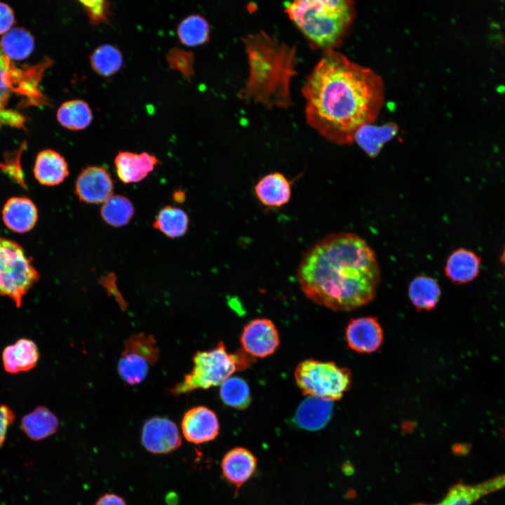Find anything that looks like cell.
I'll list each match as a JSON object with an SVG mask.
<instances>
[{"label": "cell", "instance_id": "6da1fadb", "mask_svg": "<svg viewBox=\"0 0 505 505\" xmlns=\"http://www.w3.org/2000/svg\"><path fill=\"white\" fill-rule=\"evenodd\" d=\"M308 123L327 140L351 144L377 119L384 99L382 78L343 54L327 50L304 88Z\"/></svg>", "mask_w": 505, "mask_h": 505}, {"label": "cell", "instance_id": "7a4b0ae2", "mask_svg": "<svg viewBox=\"0 0 505 505\" xmlns=\"http://www.w3.org/2000/svg\"><path fill=\"white\" fill-rule=\"evenodd\" d=\"M297 280L314 303L335 311H350L374 299L380 270L364 238L339 232L324 237L304 254Z\"/></svg>", "mask_w": 505, "mask_h": 505}, {"label": "cell", "instance_id": "3957f363", "mask_svg": "<svg viewBox=\"0 0 505 505\" xmlns=\"http://www.w3.org/2000/svg\"><path fill=\"white\" fill-rule=\"evenodd\" d=\"M286 12L307 39L325 50L341 43L355 13L349 0L295 1Z\"/></svg>", "mask_w": 505, "mask_h": 505}, {"label": "cell", "instance_id": "277c9868", "mask_svg": "<svg viewBox=\"0 0 505 505\" xmlns=\"http://www.w3.org/2000/svg\"><path fill=\"white\" fill-rule=\"evenodd\" d=\"M192 361L191 372L168 390L170 393L178 396L196 389L220 386L235 372L249 368L256 361L243 349L229 353L223 342L210 350L197 351Z\"/></svg>", "mask_w": 505, "mask_h": 505}, {"label": "cell", "instance_id": "5b68a950", "mask_svg": "<svg viewBox=\"0 0 505 505\" xmlns=\"http://www.w3.org/2000/svg\"><path fill=\"white\" fill-rule=\"evenodd\" d=\"M295 379L302 394L337 400L351 387V373L332 362L307 359L295 370Z\"/></svg>", "mask_w": 505, "mask_h": 505}, {"label": "cell", "instance_id": "8992f818", "mask_svg": "<svg viewBox=\"0 0 505 505\" xmlns=\"http://www.w3.org/2000/svg\"><path fill=\"white\" fill-rule=\"evenodd\" d=\"M39 280V274L17 242L0 236V295L20 307L27 292Z\"/></svg>", "mask_w": 505, "mask_h": 505}, {"label": "cell", "instance_id": "52a82bcc", "mask_svg": "<svg viewBox=\"0 0 505 505\" xmlns=\"http://www.w3.org/2000/svg\"><path fill=\"white\" fill-rule=\"evenodd\" d=\"M46 58L38 65L22 69L15 67L0 46V111L8 109L11 95L16 93L27 95L33 104L46 105L48 100L38 88L43 73L51 65Z\"/></svg>", "mask_w": 505, "mask_h": 505}, {"label": "cell", "instance_id": "ba28073f", "mask_svg": "<svg viewBox=\"0 0 505 505\" xmlns=\"http://www.w3.org/2000/svg\"><path fill=\"white\" fill-rule=\"evenodd\" d=\"M159 349L152 335L143 332L133 335L125 340L123 350L118 362V372L128 384L134 386L144 382L150 367L159 358Z\"/></svg>", "mask_w": 505, "mask_h": 505}, {"label": "cell", "instance_id": "9c48e42d", "mask_svg": "<svg viewBox=\"0 0 505 505\" xmlns=\"http://www.w3.org/2000/svg\"><path fill=\"white\" fill-rule=\"evenodd\" d=\"M242 349L254 358H263L272 355L280 344L279 334L275 324L264 318L250 321L241 335Z\"/></svg>", "mask_w": 505, "mask_h": 505}, {"label": "cell", "instance_id": "30bf717a", "mask_svg": "<svg viewBox=\"0 0 505 505\" xmlns=\"http://www.w3.org/2000/svg\"><path fill=\"white\" fill-rule=\"evenodd\" d=\"M141 442L147 451L152 454H168L177 450L182 443L177 426L171 419L155 416L143 424Z\"/></svg>", "mask_w": 505, "mask_h": 505}, {"label": "cell", "instance_id": "8fae6325", "mask_svg": "<svg viewBox=\"0 0 505 505\" xmlns=\"http://www.w3.org/2000/svg\"><path fill=\"white\" fill-rule=\"evenodd\" d=\"M113 180L107 169L88 166L81 170L75 182V194L84 203H103L112 195Z\"/></svg>", "mask_w": 505, "mask_h": 505}, {"label": "cell", "instance_id": "7c38bea8", "mask_svg": "<svg viewBox=\"0 0 505 505\" xmlns=\"http://www.w3.org/2000/svg\"><path fill=\"white\" fill-rule=\"evenodd\" d=\"M182 433L189 443L201 444L216 438L220 433L217 415L208 407L198 405L188 410L182 419Z\"/></svg>", "mask_w": 505, "mask_h": 505}, {"label": "cell", "instance_id": "4fadbf2b", "mask_svg": "<svg viewBox=\"0 0 505 505\" xmlns=\"http://www.w3.org/2000/svg\"><path fill=\"white\" fill-rule=\"evenodd\" d=\"M345 336L350 349L358 353L370 354L381 346L383 330L375 318L361 317L349 322Z\"/></svg>", "mask_w": 505, "mask_h": 505}, {"label": "cell", "instance_id": "5bb4252c", "mask_svg": "<svg viewBox=\"0 0 505 505\" xmlns=\"http://www.w3.org/2000/svg\"><path fill=\"white\" fill-rule=\"evenodd\" d=\"M257 459L248 449L236 447L227 451L221 461L224 478L236 488L240 487L252 477L257 470Z\"/></svg>", "mask_w": 505, "mask_h": 505}, {"label": "cell", "instance_id": "9a60e30c", "mask_svg": "<svg viewBox=\"0 0 505 505\" xmlns=\"http://www.w3.org/2000/svg\"><path fill=\"white\" fill-rule=\"evenodd\" d=\"M503 488H505V473L478 484H457L450 487L438 504L414 505H472L484 496Z\"/></svg>", "mask_w": 505, "mask_h": 505}, {"label": "cell", "instance_id": "2e32d148", "mask_svg": "<svg viewBox=\"0 0 505 505\" xmlns=\"http://www.w3.org/2000/svg\"><path fill=\"white\" fill-rule=\"evenodd\" d=\"M159 163L156 156L147 152H119L114 159L116 174L126 184L142 181Z\"/></svg>", "mask_w": 505, "mask_h": 505}, {"label": "cell", "instance_id": "e0dca14e", "mask_svg": "<svg viewBox=\"0 0 505 505\" xmlns=\"http://www.w3.org/2000/svg\"><path fill=\"white\" fill-rule=\"evenodd\" d=\"M255 194L262 205L267 208H281L286 205L292 196V182L278 172L263 176L254 187Z\"/></svg>", "mask_w": 505, "mask_h": 505}, {"label": "cell", "instance_id": "ac0fdd59", "mask_svg": "<svg viewBox=\"0 0 505 505\" xmlns=\"http://www.w3.org/2000/svg\"><path fill=\"white\" fill-rule=\"evenodd\" d=\"M332 410L333 401L308 396L297 407L293 421L302 429L318 431L329 422Z\"/></svg>", "mask_w": 505, "mask_h": 505}, {"label": "cell", "instance_id": "d6986e66", "mask_svg": "<svg viewBox=\"0 0 505 505\" xmlns=\"http://www.w3.org/2000/svg\"><path fill=\"white\" fill-rule=\"evenodd\" d=\"M5 225L18 233L30 231L38 219L35 204L27 197H12L5 203L2 210Z\"/></svg>", "mask_w": 505, "mask_h": 505}, {"label": "cell", "instance_id": "ffe728a7", "mask_svg": "<svg viewBox=\"0 0 505 505\" xmlns=\"http://www.w3.org/2000/svg\"><path fill=\"white\" fill-rule=\"evenodd\" d=\"M480 263L481 258L476 253L460 248L448 257L445 267V274L454 283H467L478 276Z\"/></svg>", "mask_w": 505, "mask_h": 505}, {"label": "cell", "instance_id": "44dd1931", "mask_svg": "<svg viewBox=\"0 0 505 505\" xmlns=\"http://www.w3.org/2000/svg\"><path fill=\"white\" fill-rule=\"evenodd\" d=\"M69 173L68 164L58 152L45 149L37 154L34 175L41 184L58 185L66 179Z\"/></svg>", "mask_w": 505, "mask_h": 505}, {"label": "cell", "instance_id": "7402d4cb", "mask_svg": "<svg viewBox=\"0 0 505 505\" xmlns=\"http://www.w3.org/2000/svg\"><path fill=\"white\" fill-rule=\"evenodd\" d=\"M39 358L36 344L28 339H20L6 346L2 353L5 370L9 373L29 371L35 367Z\"/></svg>", "mask_w": 505, "mask_h": 505}, {"label": "cell", "instance_id": "603a6c76", "mask_svg": "<svg viewBox=\"0 0 505 505\" xmlns=\"http://www.w3.org/2000/svg\"><path fill=\"white\" fill-rule=\"evenodd\" d=\"M20 425L22 431L29 439L39 441L58 431L59 420L48 408L39 406L22 418Z\"/></svg>", "mask_w": 505, "mask_h": 505}, {"label": "cell", "instance_id": "cb8c5ba5", "mask_svg": "<svg viewBox=\"0 0 505 505\" xmlns=\"http://www.w3.org/2000/svg\"><path fill=\"white\" fill-rule=\"evenodd\" d=\"M397 132L398 126L393 123L382 126L369 123L357 130L354 141L369 156L375 157L383 145L391 140Z\"/></svg>", "mask_w": 505, "mask_h": 505}, {"label": "cell", "instance_id": "d4e9b609", "mask_svg": "<svg viewBox=\"0 0 505 505\" xmlns=\"http://www.w3.org/2000/svg\"><path fill=\"white\" fill-rule=\"evenodd\" d=\"M408 295L412 304L417 310H431L439 302L441 290L436 279L419 275L410 282Z\"/></svg>", "mask_w": 505, "mask_h": 505}, {"label": "cell", "instance_id": "484cf974", "mask_svg": "<svg viewBox=\"0 0 505 505\" xmlns=\"http://www.w3.org/2000/svg\"><path fill=\"white\" fill-rule=\"evenodd\" d=\"M58 122L65 128L80 130L92 122L93 113L88 104L80 99L71 100L62 104L57 112Z\"/></svg>", "mask_w": 505, "mask_h": 505}, {"label": "cell", "instance_id": "4316f807", "mask_svg": "<svg viewBox=\"0 0 505 505\" xmlns=\"http://www.w3.org/2000/svg\"><path fill=\"white\" fill-rule=\"evenodd\" d=\"M189 223V217L184 210L173 206H166L159 212L153 227L166 236L176 238L187 233Z\"/></svg>", "mask_w": 505, "mask_h": 505}, {"label": "cell", "instance_id": "83f0119b", "mask_svg": "<svg viewBox=\"0 0 505 505\" xmlns=\"http://www.w3.org/2000/svg\"><path fill=\"white\" fill-rule=\"evenodd\" d=\"M0 46L9 59L21 60L29 57L32 53L34 39L27 29L22 27H14L2 36Z\"/></svg>", "mask_w": 505, "mask_h": 505}, {"label": "cell", "instance_id": "f1b7e54d", "mask_svg": "<svg viewBox=\"0 0 505 505\" xmlns=\"http://www.w3.org/2000/svg\"><path fill=\"white\" fill-rule=\"evenodd\" d=\"M135 213L132 202L126 196L112 195L102 206L101 217L108 224L120 227L129 223Z\"/></svg>", "mask_w": 505, "mask_h": 505}, {"label": "cell", "instance_id": "f546056e", "mask_svg": "<svg viewBox=\"0 0 505 505\" xmlns=\"http://www.w3.org/2000/svg\"><path fill=\"white\" fill-rule=\"evenodd\" d=\"M123 62L121 51L110 44L99 46L90 56L91 67L102 76H110L116 74L121 68Z\"/></svg>", "mask_w": 505, "mask_h": 505}, {"label": "cell", "instance_id": "4dcf8cb0", "mask_svg": "<svg viewBox=\"0 0 505 505\" xmlns=\"http://www.w3.org/2000/svg\"><path fill=\"white\" fill-rule=\"evenodd\" d=\"M222 401L236 410H245L250 405L251 395L248 383L238 377H230L220 389Z\"/></svg>", "mask_w": 505, "mask_h": 505}, {"label": "cell", "instance_id": "1f68e13d", "mask_svg": "<svg viewBox=\"0 0 505 505\" xmlns=\"http://www.w3.org/2000/svg\"><path fill=\"white\" fill-rule=\"evenodd\" d=\"M180 41L187 46H196L205 43L209 34V27L201 16L192 15L184 19L177 27Z\"/></svg>", "mask_w": 505, "mask_h": 505}, {"label": "cell", "instance_id": "d6a6232c", "mask_svg": "<svg viewBox=\"0 0 505 505\" xmlns=\"http://www.w3.org/2000/svg\"><path fill=\"white\" fill-rule=\"evenodd\" d=\"M80 3L91 23L97 25L107 21L110 11L108 1H81Z\"/></svg>", "mask_w": 505, "mask_h": 505}, {"label": "cell", "instance_id": "836d02e7", "mask_svg": "<svg viewBox=\"0 0 505 505\" xmlns=\"http://www.w3.org/2000/svg\"><path fill=\"white\" fill-rule=\"evenodd\" d=\"M167 61L169 67L177 69L186 76L191 72L190 55L177 48H173L169 50L167 55Z\"/></svg>", "mask_w": 505, "mask_h": 505}, {"label": "cell", "instance_id": "e575fe53", "mask_svg": "<svg viewBox=\"0 0 505 505\" xmlns=\"http://www.w3.org/2000/svg\"><path fill=\"white\" fill-rule=\"evenodd\" d=\"M13 410L6 405H0V448L4 444L8 428L15 421Z\"/></svg>", "mask_w": 505, "mask_h": 505}, {"label": "cell", "instance_id": "d590c367", "mask_svg": "<svg viewBox=\"0 0 505 505\" xmlns=\"http://www.w3.org/2000/svg\"><path fill=\"white\" fill-rule=\"evenodd\" d=\"M25 119L17 111L8 109L0 111V127L8 126L19 128H25Z\"/></svg>", "mask_w": 505, "mask_h": 505}, {"label": "cell", "instance_id": "8d00e7d4", "mask_svg": "<svg viewBox=\"0 0 505 505\" xmlns=\"http://www.w3.org/2000/svg\"><path fill=\"white\" fill-rule=\"evenodd\" d=\"M14 23V13L6 4L0 2V34L9 31Z\"/></svg>", "mask_w": 505, "mask_h": 505}, {"label": "cell", "instance_id": "74e56055", "mask_svg": "<svg viewBox=\"0 0 505 505\" xmlns=\"http://www.w3.org/2000/svg\"><path fill=\"white\" fill-rule=\"evenodd\" d=\"M94 505H127L124 499L114 493H105L98 498Z\"/></svg>", "mask_w": 505, "mask_h": 505}, {"label": "cell", "instance_id": "f35d334b", "mask_svg": "<svg viewBox=\"0 0 505 505\" xmlns=\"http://www.w3.org/2000/svg\"><path fill=\"white\" fill-rule=\"evenodd\" d=\"M173 200L177 203H183L185 201V193L182 190L175 191L173 194Z\"/></svg>", "mask_w": 505, "mask_h": 505}, {"label": "cell", "instance_id": "ab89813d", "mask_svg": "<svg viewBox=\"0 0 505 505\" xmlns=\"http://www.w3.org/2000/svg\"><path fill=\"white\" fill-rule=\"evenodd\" d=\"M500 262L502 264L504 269V276H505V247L504 248V250L500 256Z\"/></svg>", "mask_w": 505, "mask_h": 505}, {"label": "cell", "instance_id": "60d3db41", "mask_svg": "<svg viewBox=\"0 0 505 505\" xmlns=\"http://www.w3.org/2000/svg\"><path fill=\"white\" fill-rule=\"evenodd\" d=\"M497 92H499L500 93H505V86L500 85L497 88Z\"/></svg>", "mask_w": 505, "mask_h": 505}]
</instances>
